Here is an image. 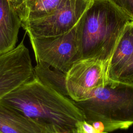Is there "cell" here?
Segmentation results:
<instances>
[{"label":"cell","mask_w":133,"mask_h":133,"mask_svg":"<svg viewBox=\"0 0 133 133\" xmlns=\"http://www.w3.org/2000/svg\"><path fill=\"white\" fill-rule=\"evenodd\" d=\"M108 65L95 59L75 62L65 74V87L69 98L74 102L87 99L96 89L109 81Z\"/></svg>","instance_id":"8992f818"},{"label":"cell","mask_w":133,"mask_h":133,"mask_svg":"<svg viewBox=\"0 0 133 133\" xmlns=\"http://www.w3.org/2000/svg\"><path fill=\"white\" fill-rule=\"evenodd\" d=\"M92 0H66L46 17L21 22L26 34L35 36H55L66 33L77 24Z\"/></svg>","instance_id":"5b68a950"},{"label":"cell","mask_w":133,"mask_h":133,"mask_svg":"<svg viewBox=\"0 0 133 133\" xmlns=\"http://www.w3.org/2000/svg\"><path fill=\"white\" fill-rule=\"evenodd\" d=\"M24 37L13 49L0 55V101L33 76V66Z\"/></svg>","instance_id":"52a82bcc"},{"label":"cell","mask_w":133,"mask_h":133,"mask_svg":"<svg viewBox=\"0 0 133 133\" xmlns=\"http://www.w3.org/2000/svg\"><path fill=\"white\" fill-rule=\"evenodd\" d=\"M75 103L87 122H101L105 131L127 129L133 125V85L109 79L87 99Z\"/></svg>","instance_id":"3957f363"},{"label":"cell","mask_w":133,"mask_h":133,"mask_svg":"<svg viewBox=\"0 0 133 133\" xmlns=\"http://www.w3.org/2000/svg\"><path fill=\"white\" fill-rule=\"evenodd\" d=\"M110 1L133 22V0H110Z\"/></svg>","instance_id":"5bb4252c"},{"label":"cell","mask_w":133,"mask_h":133,"mask_svg":"<svg viewBox=\"0 0 133 133\" xmlns=\"http://www.w3.org/2000/svg\"><path fill=\"white\" fill-rule=\"evenodd\" d=\"M127 17L110 0H92L76 25L81 59H95L109 67Z\"/></svg>","instance_id":"7a4b0ae2"},{"label":"cell","mask_w":133,"mask_h":133,"mask_svg":"<svg viewBox=\"0 0 133 133\" xmlns=\"http://www.w3.org/2000/svg\"><path fill=\"white\" fill-rule=\"evenodd\" d=\"M133 51V22L124 28L110 60L108 77L114 81L129 60Z\"/></svg>","instance_id":"8fae6325"},{"label":"cell","mask_w":133,"mask_h":133,"mask_svg":"<svg viewBox=\"0 0 133 133\" xmlns=\"http://www.w3.org/2000/svg\"><path fill=\"white\" fill-rule=\"evenodd\" d=\"M0 133H44L33 120L0 102Z\"/></svg>","instance_id":"30bf717a"},{"label":"cell","mask_w":133,"mask_h":133,"mask_svg":"<svg viewBox=\"0 0 133 133\" xmlns=\"http://www.w3.org/2000/svg\"><path fill=\"white\" fill-rule=\"evenodd\" d=\"M26 34L36 61L44 62L66 74L72 65L81 59L76 26L69 32L58 36L39 37Z\"/></svg>","instance_id":"277c9868"},{"label":"cell","mask_w":133,"mask_h":133,"mask_svg":"<svg viewBox=\"0 0 133 133\" xmlns=\"http://www.w3.org/2000/svg\"><path fill=\"white\" fill-rule=\"evenodd\" d=\"M49 133H60V132H49Z\"/></svg>","instance_id":"e0dca14e"},{"label":"cell","mask_w":133,"mask_h":133,"mask_svg":"<svg viewBox=\"0 0 133 133\" xmlns=\"http://www.w3.org/2000/svg\"><path fill=\"white\" fill-rule=\"evenodd\" d=\"M33 75L40 82L57 92L68 97L65 87V74L42 61H36Z\"/></svg>","instance_id":"7c38bea8"},{"label":"cell","mask_w":133,"mask_h":133,"mask_svg":"<svg viewBox=\"0 0 133 133\" xmlns=\"http://www.w3.org/2000/svg\"><path fill=\"white\" fill-rule=\"evenodd\" d=\"M21 21L9 0H0V55L16 46Z\"/></svg>","instance_id":"ba28073f"},{"label":"cell","mask_w":133,"mask_h":133,"mask_svg":"<svg viewBox=\"0 0 133 133\" xmlns=\"http://www.w3.org/2000/svg\"><path fill=\"white\" fill-rule=\"evenodd\" d=\"M9 1L21 22H26L50 15L66 0Z\"/></svg>","instance_id":"9c48e42d"},{"label":"cell","mask_w":133,"mask_h":133,"mask_svg":"<svg viewBox=\"0 0 133 133\" xmlns=\"http://www.w3.org/2000/svg\"><path fill=\"white\" fill-rule=\"evenodd\" d=\"M41 126L44 133H76L85 116L75 102L40 82L34 75L0 101Z\"/></svg>","instance_id":"6da1fadb"},{"label":"cell","mask_w":133,"mask_h":133,"mask_svg":"<svg viewBox=\"0 0 133 133\" xmlns=\"http://www.w3.org/2000/svg\"><path fill=\"white\" fill-rule=\"evenodd\" d=\"M90 124L92 125L95 129L100 131H105L104 125L101 122L96 121L91 123Z\"/></svg>","instance_id":"2e32d148"},{"label":"cell","mask_w":133,"mask_h":133,"mask_svg":"<svg viewBox=\"0 0 133 133\" xmlns=\"http://www.w3.org/2000/svg\"><path fill=\"white\" fill-rule=\"evenodd\" d=\"M114 81L133 85V51L129 60Z\"/></svg>","instance_id":"4fadbf2b"},{"label":"cell","mask_w":133,"mask_h":133,"mask_svg":"<svg viewBox=\"0 0 133 133\" xmlns=\"http://www.w3.org/2000/svg\"><path fill=\"white\" fill-rule=\"evenodd\" d=\"M76 133H108L107 131H100L95 129L91 124L85 120L81 121L77 125Z\"/></svg>","instance_id":"9a60e30c"}]
</instances>
